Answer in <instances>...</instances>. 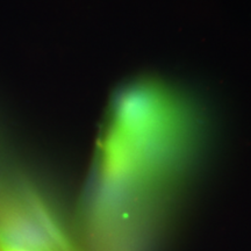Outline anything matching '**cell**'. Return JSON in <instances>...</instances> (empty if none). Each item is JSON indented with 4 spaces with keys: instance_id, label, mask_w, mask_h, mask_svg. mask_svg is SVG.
<instances>
[{
    "instance_id": "cell-1",
    "label": "cell",
    "mask_w": 251,
    "mask_h": 251,
    "mask_svg": "<svg viewBox=\"0 0 251 251\" xmlns=\"http://www.w3.org/2000/svg\"><path fill=\"white\" fill-rule=\"evenodd\" d=\"M0 251H31L27 248L18 246V244L9 242L4 237H0Z\"/></svg>"
}]
</instances>
